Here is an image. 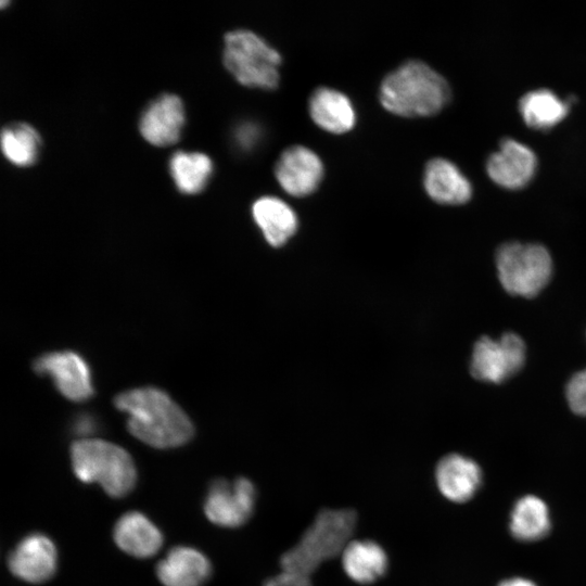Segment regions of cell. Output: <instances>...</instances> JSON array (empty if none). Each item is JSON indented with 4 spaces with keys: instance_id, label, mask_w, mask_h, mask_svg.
<instances>
[{
    "instance_id": "1",
    "label": "cell",
    "mask_w": 586,
    "mask_h": 586,
    "mask_svg": "<svg viewBox=\"0 0 586 586\" xmlns=\"http://www.w3.org/2000/svg\"><path fill=\"white\" fill-rule=\"evenodd\" d=\"M115 406L128 416L129 432L156 448L186 444L193 435V425L184 411L163 391L139 387L120 393Z\"/></svg>"
},
{
    "instance_id": "2",
    "label": "cell",
    "mask_w": 586,
    "mask_h": 586,
    "mask_svg": "<svg viewBox=\"0 0 586 586\" xmlns=\"http://www.w3.org/2000/svg\"><path fill=\"white\" fill-rule=\"evenodd\" d=\"M450 90L445 78L417 60L403 63L384 77L379 90L382 106L398 116H430L448 102Z\"/></svg>"
},
{
    "instance_id": "3",
    "label": "cell",
    "mask_w": 586,
    "mask_h": 586,
    "mask_svg": "<svg viewBox=\"0 0 586 586\" xmlns=\"http://www.w3.org/2000/svg\"><path fill=\"white\" fill-rule=\"evenodd\" d=\"M357 522L351 509H323L298 543L282 555V570L310 576L324 561L343 552Z\"/></svg>"
},
{
    "instance_id": "4",
    "label": "cell",
    "mask_w": 586,
    "mask_h": 586,
    "mask_svg": "<svg viewBox=\"0 0 586 586\" xmlns=\"http://www.w3.org/2000/svg\"><path fill=\"white\" fill-rule=\"evenodd\" d=\"M71 459L79 481L97 482L111 497H124L136 485L135 463L130 455L116 444L98 438H81L72 445Z\"/></svg>"
},
{
    "instance_id": "5",
    "label": "cell",
    "mask_w": 586,
    "mask_h": 586,
    "mask_svg": "<svg viewBox=\"0 0 586 586\" xmlns=\"http://www.w3.org/2000/svg\"><path fill=\"white\" fill-rule=\"evenodd\" d=\"M281 61L280 53L251 30L237 29L225 36L224 64L241 85L276 89Z\"/></svg>"
},
{
    "instance_id": "6",
    "label": "cell",
    "mask_w": 586,
    "mask_h": 586,
    "mask_svg": "<svg viewBox=\"0 0 586 586\" xmlns=\"http://www.w3.org/2000/svg\"><path fill=\"white\" fill-rule=\"evenodd\" d=\"M496 267L499 281L509 294L533 297L549 282L552 259L542 244L507 242L497 250Z\"/></svg>"
},
{
    "instance_id": "7",
    "label": "cell",
    "mask_w": 586,
    "mask_h": 586,
    "mask_svg": "<svg viewBox=\"0 0 586 586\" xmlns=\"http://www.w3.org/2000/svg\"><path fill=\"white\" fill-rule=\"evenodd\" d=\"M525 360V344L518 334L507 332L499 340L481 337L474 345L470 371L481 381L500 383L515 374Z\"/></svg>"
},
{
    "instance_id": "8",
    "label": "cell",
    "mask_w": 586,
    "mask_h": 586,
    "mask_svg": "<svg viewBox=\"0 0 586 586\" xmlns=\"http://www.w3.org/2000/svg\"><path fill=\"white\" fill-rule=\"evenodd\" d=\"M255 501L256 489L249 479H217L208 487L204 512L207 519L218 526L239 527L252 517Z\"/></svg>"
},
{
    "instance_id": "9",
    "label": "cell",
    "mask_w": 586,
    "mask_h": 586,
    "mask_svg": "<svg viewBox=\"0 0 586 586\" xmlns=\"http://www.w3.org/2000/svg\"><path fill=\"white\" fill-rule=\"evenodd\" d=\"M34 369L37 373L51 377L60 393L71 400H86L93 394L89 367L76 353L44 354L36 359Z\"/></svg>"
},
{
    "instance_id": "10",
    "label": "cell",
    "mask_w": 586,
    "mask_h": 586,
    "mask_svg": "<svg viewBox=\"0 0 586 586\" xmlns=\"http://www.w3.org/2000/svg\"><path fill=\"white\" fill-rule=\"evenodd\" d=\"M275 176L288 194L303 198L311 194L320 184L323 164L313 150L292 145L280 154L275 165Z\"/></svg>"
},
{
    "instance_id": "11",
    "label": "cell",
    "mask_w": 586,
    "mask_h": 586,
    "mask_svg": "<svg viewBox=\"0 0 586 586\" xmlns=\"http://www.w3.org/2000/svg\"><path fill=\"white\" fill-rule=\"evenodd\" d=\"M8 566L15 577L24 582L44 583L56 571V548L44 534L31 533L25 536L10 552Z\"/></svg>"
},
{
    "instance_id": "12",
    "label": "cell",
    "mask_w": 586,
    "mask_h": 586,
    "mask_svg": "<svg viewBox=\"0 0 586 586\" xmlns=\"http://www.w3.org/2000/svg\"><path fill=\"white\" fill-rule=\"evenodd\" d=\"M537 168L535 152L526 144L504 138L486 162L491 179L507 189H519L530 182Z\"/></svg>"
},
{
    "instance_id": "13",
    "label": "cell",
    "mask_w": 586,
    "mask_h": 586,
    "mask_svg": "<svg viewBox=\"0 0 586 586\" xmlns=\"http://www.w3.org/2000/svg\"><path fill=\"white\" fill-rule=\"evenodd\" d=\"M184 124L181 100L175 94H162L143 112L140 132L153 145L166 146L178 141Z\"/></svg>"
},
{
    "instance_id": "14",
    "label": "cell",
    "mask_w": 586,
    "mask_h": 586,
    "mask_svg": "<svg viewBox=\"0 0 586 586\" xmlns=\"http://www.w3.org/2000/svg\"><path fill=\"white\" fill-rule=\"evenodd\" d=\"M156 575L164 586H203L212 575V564L200 550L177 546L157 563Z\"/></svg>"
},
{
    "instance_id": "15",
    "label": "cell",
    "mask_w": 586,
    "mask_h": 586,
    "mask_svg": "<svg viewBox=\"0 0 586 586\" xmlns=\"http://www.w3.org/2000/svg\"><path fill=\"white\" fill-rule=\"evenodd\" d=\"M435 480L443 496L455 502H464L476 493L482 472L472 459L449 454L437 463Z\"/></svg>"
},
{
    "instance_id": "16",
    "label": "cell",
    "mask_w": 586,
    "mask_h": 586,
    "mask_svg": "<svg viewBox=\"0 0 586 586\" xmlns=\"http://www.w3.org/2000/svg\"><path fill=\"white\" fill-rule=\"evenodd\" d=\"M423 184L428 195L441 204H462L469 201L472 194L469 179L456 164L443 157H435L426 163Z\"/></svg>"
},
{
    "instance_id": "17",
    "label": "cell",
    "mask_w": 586,
    "mask_h": 586,
    "mask_svg": "<svg viewBox=\"0 0 586 586\" xmlns=\"http://www.w3.org/2000/svg\"><path fill=\"white\" fill-rule=\"evenodd\" d=\"M116 545L137 558L154 556L163 545V535L143 513L128 511L116 522L113 532Z\"/></svg>"
},
{
    "instance_id": "18",
    "label": "cell",
    "mask_w": 586,
    "mask_h": 586,
    "mask_svg": "<svg viewBox=\"0 0 586 586\" xmlns=\"http://www.w3.org/2000/svg\"><path fill=\"white\" fill-rule=\"evenodd\" d=\"M308 110L314 123L331 133L347 132L356 123L351 100L335 89L317 88L309 98Z\"/></svg>"
},
{
    "instance_id": "19",
    "label": "cell",
    "mask_w": 586,
    "mask_h": 586,
    "mask_svg": "<svg viewBox=\"0 0 586 586\" xmlns=\"http://www.w3.org/2000/svg\"><path fill=\"white\" fill-rule=\"evenodd\" d=\"M252 215L266 241L279 247L285 244L297 229V217L292 207L277 196H262L252 206Z\"/></svg>"
},
{
    "instance_id": "20",
    "label": "cell",
    "mask_w": 586,
    "mask_h": 586,
    "mask_svg": "<svg viewBox=\"0 0 586 586\" xmlns=\"http://www.w3.org/2000/svg\"><path fill=\"white\" fill-rule=\"evenodd\" d=\"M342 564L346 575L356 583L371 584L387 571V555L373 540H353L342 552Z\"/></svg>"
},
{
    "instance_id": "21",
    "label": "cell",
    "mask_w": 586,
    "mask_h": 586,
    "mask_svg": "<svg viewBox=\"0 0 586 586\" xmlns=\"http://www.w3.org/2000/svg\"><path fill=\"white\" fill-rule=\"evenodd\" d=\"M570 102L547 88L531 90L519 101L520 114L532 128L546 130L560 123L569 112Z\"/></svg>"
},
{
    "instance_id": "22",
    "label": "cell",
    "mask_w": 586,
    "mask_h": 586,
    "mask_svg": "<svg viewBox=\"0 0 586 586\" xmlns=\"http://www.w3.org/2000/svg\"><path fill=\"white\" fill-rule=\"evenodd\" d=\"M550 530L549 511L538 497L520 498L511 512L510 532L519 540L534 542L544 538Z\"/></svg>"
},
{
    "instance_id": "23",
    "label": "cell",
    "mask_w": 586,
    "mask_h": 586,
    "mask_svg": "<svg viewBox=\"0 0 586 586\" xmlns=\"http://www.w3.org/2000/svg\"><path fill=\"white\" fill-rule=\"evenodd\" d=\"M170 173L181 192H200L212 174L211 158L202 153L177 152L170 160Z\"/></svg>"
},
{
    "instance_id": "24",
    "label": "cell",
    "mask_w": 586,
    "mask_h": 586,
    "mask_svg": "<svg viewBox=\"0 0 586 586\" xmlns=\"http://www.w3.org/2000/svg\"><path fill=\"white\" fill-rule=\"evenodd\" d=\"M1 146L4 156L18 166L31 165L40 149V137L25 123L12 124L1 133Z\"/></svg>"
},
{
    "instance_id": "25",
    "label": "cell",
    "mask_w": 586,
    "mask_h": 586,
    "mask_svg": "<svg viewBox=\"0 0 586 586\" xmlns=\"http://www.w3.org/2000/svg\"><path fill=\"white\" fill-rule=\"evenodd\" d=\"M565 396L574 413L586 416V369L570 379L565 387Z\"/></svg>"
},
{
    "instance_id": "26",
    "label": "cell",
    "mask_w": 586,
    "mask_h": 586,
    "mask_svg": "<svg viewBox=\"0 0 586 586\" xmlns=\"http://www.w3.org/2000/svg\"><path fill=\"white\" fill-rule=\"evenodd\" d=\"M263 586H311V579L310 576L283 570L266 579Z\"/></svg>"
},
{
    "instance_id": "27",
    "label": "cell",
    "mask_w": 586,
    "mask_h": 586,
    "mask_svg": "<svg viewBox=\"0 0 586 586\" xmlns=\"http://www.w3.org/2000/svg\"><path fill=\"white\" fill-rule=\"evenodd\" d=\"M237 138L242 146H250L256 139V128L253 126H242L239 129Z\"/></svg>"
},
{
    "instance_id": "28",
    "label": "cell",
    "mask_w": 586,
    "mask_h": 586,
    "mask_svg": "<svg viewBox=\"0 0 586 586\" xmlns=\"http://www.w3.org/2000/svg\"><path fill=\"white\" fill-rule=\"evenodd\" d=\"M499 586H536L532 581L522 577H513L502 581Z\"/></svg>"
}]
</instances>
